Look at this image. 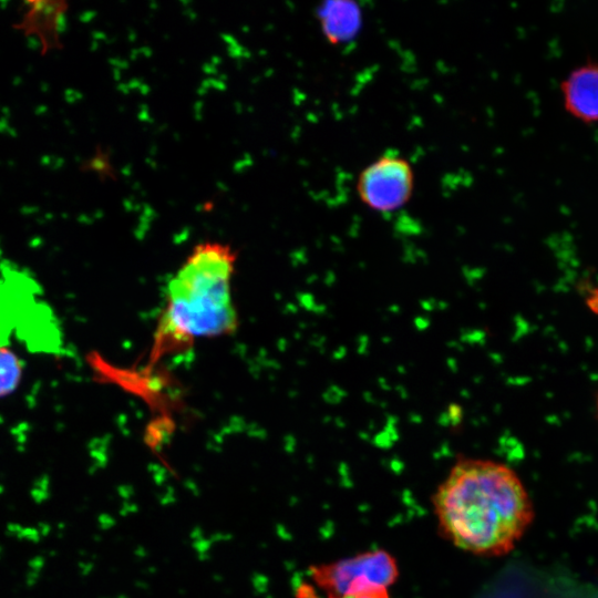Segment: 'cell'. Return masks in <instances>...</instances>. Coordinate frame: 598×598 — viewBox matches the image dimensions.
Returning <instances> with one entry per match:
<instances>
[{"label":"cell","instance_id":"1","mask_svg":"<svg viewBox=\"0 0 598 598\" xmlns=\"http://www.w3.org/2000/svg\"><path fill=\"white\" fill-rule=\"evenodd\" d=\"M434 512L444 535L476 555L511 551L534 518L530 496L505 464L462 460L434 495Z\"/></svg>","mask_w":598,"mask_h":598},{"label":"cell","instance_id":"2","mask_svg":"<svg viewBox=\"0 0 598 598\" xmlns=\"http://www.w3.org/2000/svg\"><path fill=\"white\" fill-rule=\"evenodd\" d=\"M236 255L221 243L192 250L171 278L156 329L152 357L184 351L197 339L230 334L238 326L231 279Z\"/></svg>","mask_w":598,"mask_h":598},{"label":"cell","instance_id":"3","mask_svg":"<svg viewBox=\"0 0 598 598\" xmlns=\"http://www.w3.org/2000/svg\"><path fill=\"white\" fill-rule=\"evenodd\" d=\"M414 173L410 162L388 151L367 165L358 176L357 193L369 208L390 213L404 206L412 196Z\"/></svg>","mask_w":598,"mask_h":598},{"label":"cell","instance_id":"4","mask_svg":"<svg viewBox=\"0 0 598 598\" xmlns=\"http://www.w3.org/2000/svg\"><path fill=\"white\" fill-rule=\"evenodd\" d=\"M398 577L395 560L385 551H369L337 561L319 573V582L337 598L386 590Z\"/></svg>","mask_w":598,"mask_h":598},{"label":"cell","instance_id":"5","mask_svg":"<svg viewBox=\"0 0 598 598\" xmlns=\"http://www.w3.org/2000/svg\"><path fill=\"white\" fill-rule=\"evenodd\" d=\"M565 106L569 113L586 121H598V65L575 70L563 83Z\"/></svg>","mask_w":598,"mask_h":598},{"label":"cell","instance_id":"6","mask_svg":"<svg viewBox=\"0 0 598 598\" xmlns=\"http://www.w3.org/2000/svg\"><path fill=\"white\" fill-rule=\"evenodd\" d=\"M322 30L330 42L339 43L353 38L360 29L362 14L351 1L327 2L319 13Z\"/></svg>","mask_w":598,"mask_h":598},{"label":"cell","instance_id":"7","mask_svg":"<svg viewBox=\"0 0 598 598\" xmlns=\"http://www.w3.org/2000/svg\"><path fill=\"white\" fill-rule=\"evenodd\" d=\"M23 365L9 347L0 346V398L13 392L21 380Z\"/></svg>","mask_w":598,"mask_h":598},{"label":"cell","instance_id":"8","mask_svg":"<svg viewBox=\"0 0 598 598\" xmlns=\"http://www.w3.org/2000/svg\"><path fill=\"white\" fill-rule=\"evenodd\" d=\"M68 28V20L64 12L59 11L54 18V30L56 33H63Z\"/></svg>","mask_w":598,"mask_h":598},{"label":"cell","instance_id":"9","mask_svg":"<svg viewBox=\"0 0 598 598\" xmlns=\"http://www.w3.org/2000/svg\"><path fill=\"white\" fill-rule=\"evenodd\" d=\"M343 598H389L386 590H378L368 594H360L354 596H348Z\"/></svg>","mask_w":598,"mask_h":598},{"label":"cell","instance_id":"10","mask_svg":"<svg viewBox=\"0 0 598 598\" xmlns=\"http://www.w3.org/2000/svg\"><path fill=\"white\" fill-rule=\"evenodd\" d=\"M27 47L31 50H38L41 47V41L37 37H29L27 39Z\"/></svg>","mask_w":598,"mask_h":598},{"label":"cell","instance_id":"11","mask_svg":"<svg viewBox=\"0 0 598 598\" xmlns=\"http://www.w3.org/2000/svg\"><path fill=\"white\" fill-rule=\"evenodd\" d=\"M9 128H10V126H9L8 122L4 118H1L0 120V133L8 132Z\"/></svg>","mask_w":598,"mask_h":598},{"label":"cell","instance_id":"12","mask_svg":"<svg viewBox=\"0 0 598 598\" xmlns=\"http://www.w3.org/2000/svg\"><path fill=\"white\" fill-rule=\"evenodd\" d=\"M597 406H598V401H597Z\"/></svg>","mask_w":598,"mask_h":598}]
</instances>
